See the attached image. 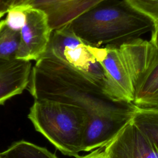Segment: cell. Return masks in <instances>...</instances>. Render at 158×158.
<instances>
[{"mask_svg": "<svg viewBox=\"0 0 158 158\" xmlns=\"http://www.w3.org/2000/svg\"><path fill=\"white\" fill-rule=\"evenodd\" d=\"M27 88L35 99L81 107L87 112L89 121L132 120L137 110L132 104L112 101L104 93L101 86L48 52L31 68Z\"/></svg>", "mask_w": 158, "mask_h": 158, "instance_id": "cell-1", "label": "cell"}, {"mask_svg": "<svg viewBox=\"0 0 158 158\" xmlns=\"http://www.w3.org/2000/svg\"><path fill=\"white\" fill-rule=\"evenodd\" d=\"M75 35L93 47L120 46L152 31L151 19L125 0H105L69 25Z\"/></svg>", "mask_w": 158, "mask_h": 158, "instance_id": "cell-2", "label": "cell"}, {"mask_svg": "<svg viewBox=\"0 0 158 158\" xmlns=\"http://www.w3.org/2000/svg\"><path fill=\"white\" fill-rule=\"evenodd\" d=\"M153 47L150 40L141 38L120 46H89L102 68V91L108 98L132 104L136 85L148 67Z\"/></svg>", "mask_w": 158, "mask_h": 158, "instance_id": "cell-3", "label": "cell"}, {"mask_svg": "<svg viewBox=\"0 0 158 158\" xmlns=\"http://www.w3.org/2000/svg\"><path fill=\"white\" fill-rule=\"evenodd\" d=\"M28 118L63 154L77 157L83 151L85 130L89 121L86 110L77 106L49 100H37Z\"/></svg>", "mask_w": 158, "mask_h": 158, "instance_id": "cell-4", "label": "cell"}, {"mask_svg": "<svg viewBox=\"0 0 158 158\" xmlns=\"http://www.w3.org/2000/svg\"><path fill=\"white\" fill-rule=\"evenodd\" d=\"M46 52L63 61L102 89L104 78L101 65L89 45L77 36L69 25L52 31Z\"/></svg>", "mask_w": 158, "mask_h": 158, "instance_id": "cell-5", "label": "cell"}, {"mask_svg": "<svg viewBox=\"0 0 158 158\" xmlns=\"http://www.w3.org/2000/svg\"><path fill=\"white\" fill-rule=\"evenodd\" d=\"M51 32L45 13L28 5L25 23L20 30V43L15 58L38 60L47 50Z\"/></svg>", "mask_w": 158, "mask_h": 158, "instance_id": "cell-6", "label": "cell"}, {"mask_svg": "<svg viewBox=\"0 0 158 158\" xmlns=\"http://www.w3.org/2000/svg\"><path fill=\"white\" fill-rule=\"evenodd\" d=\"M104 148L108 158H158L153 143L132 120Z\"/></svg>", "mask_w": 158, "mask_h": 158, "instance_id": "cell-7", "label": "cell"}, {"mask_svg": "<svg viewBox=\"0 0 158 158\" xmlns=\"http://www.w3.org/2000/svg\"><path fill=\"white\" fill-rule=\"evenodd\" d=\"M105 0H32L28 5L44 12L52 31L63 28Z\"/></svg>", "mask_w": 158, "mask_h": 158, "instance_id": "cell-8", "label": "cell"}, {"mask_svg": "<svg viewBox=\"0 0 158 158\" xmlns=\"http://www.w3.org/2000/svg\"><path fill=\"white\" fill-rule=\"evenodd\" d=\"M31 68L30 61L0 59V105L27 88Z\"/></svg>", "mask_w": 158, "mask_h": 158, "instance_id": "cell-9", "label": "cell"}, {"mask_svg": "<svg viewBox=\"0 0 158 158\" xmlns=\"http://www.w3.org/2000/svg\"><path fill=\"white\" fill-rule=\"evenodd\" d=\"M132 104L137 110L158 112V48L155 46L148 67L136 85Z\"/></svg>", "mask_w": 158, "mask_h": 158, "instance_id": "cell-10", "label": "cell"}, {"mask_svg": "<svg viewBox=\"0 0 158 158\" xmlns=\"http://www.w3.org/2000/svg\"><path fill=\"white\" fill-rule=\"evenodd\" d=\"M0 156L2 158H58L46 148L24 140L14 143Z\"/></svg>", "mask_w": 158, "mask_h": 158, "instance_id": "cell-11", "label": "cell"}, {"mask_svg": "<svg viewBox=\"0 0 158 158\" xmlns=\"http://www.w3.org/2000/svg\"><path fill=\"white\" fill-rule=\"evenodd\" d=\"M132 122L151 141L158 152V112L136 110Z\"/></svg>", "mask_w": 158, "mask_h": 158, "instance_id": "cell-12", "label": "cell"}, {"mask_svg": "<svg viewBox=\"0 0 158 158\" xmlns=\"http://www.w3.org/2000/svg\"><path fill=\"white\" fill-rule=\"evenodd\" d=\"M20 43V31L9 27L4 20L0 21V59L15 58Z\"/></svg>", "mask_w": 158, "mask_h": 158, "instance_id": "cell-13", "label": "cell"}, {"mask_svg": "<svg viewBox=\"0 0 158 158\" xmlns=\"http://www.w3.org/2000/svg\"><path fill=\"white\" fill-rule=\"evenodd\" d=\"M134 9L158 23V0H125Z\"/></svg>", "mask_w": 158, "mask_h": 158, "instance_id": "cell-14", "label": "cell"}, {"mask_svg": "<svg viewBox=\"0 0 158 158\" xmlns=\"http://www.w3.org/2000/svg\"><path fill=\"white\" fill-rule=\"evenodd\" d=\"M28 6L27 4L15 6L7 10L4 20L9 27L15 30H20L25 22L26 9Z\"/></svg>", "mask_w": 158, "mask_h": 158, "instance_id": "cell-15", "label": "cell"}, {"mask_svg": "<svg viewBox=\"0 0 158 158\" xmlns=\"http://www.w3.org/2000/svg\"><path fill=\"white\" fill-rule=\"evenodd\" d=\"M77 158H108L104 147H101L94 149L90 153L83 156H78Z\"/></svg>", "mask_w": 158, "mask_h": 158, "instance_id": "cell-16", "label": "cell"}, {"mask_svg": "<svg viewBox=\"0 0 158 158\" xmlns=\"http://www.w3.org/2000/svg\"><path fill=\"white\" fill-rule=\"evenodd\" d=\"M150 41L155 46L158 48V23L154 25V27L151 31V38Z\"/></svg>", "mask_w": 158, "mask_h": 158, "instance_id": "cell-17", "label": "cell"}, {"mask_svg": "<svg viewBox=\"0 0 158 158\" xmlns=\"http://www.w3.org/2000/svg\"><path fill=\"white\" fill-rule=\"evenodd\" d=\"M32 0H9V9L15 6L28 4Z\"/></svg>", "mask_w": 158, "mask_h": 158, "instance_id": "cell-18", "label": "cell"}, {"mask_svg": "<svg viewBox=\"0 0 158 158\" xmlns=\"http://www.w3.org/2000/svg\"><path fill=\"white\" fill-rule=\"evenodd\" d=\"M0 8L7 11L9 9V0H0Z\"/></svg>", "mask_w": 158, "mask_h": 158, "instance_id": "cell-19", "label": "cell"}, {"mask_svg": "<svg viewBox=\"0 0 158 158\" xmlns=\"http://www.w3.org/2000/svg\"><path fill=\"white\" fill-rule=\"evenodd\" d=\"M7 10H4V9H2L1 8H0V19H1V17H2L4 16V15L5 14L7 13Z\"/></svg>", "mask_w": 158, "mask_h": 158, "instance_id": "cell-20", "label": "cell"}, {"mask_svg": "<svg viewBox=\"0 0 158 158\" xmlns=\"http://www.w3.org/2000/svg\"><path fill=\"white\" fill-rule=\"evenodd\" d=\"M0 158H2V157H1V156H0Z\"/></svg>", "mask_w": 158, "mask_h": 158, "instance_id": "cell-21", "label": "cell"}]
</instances>
